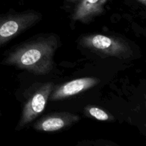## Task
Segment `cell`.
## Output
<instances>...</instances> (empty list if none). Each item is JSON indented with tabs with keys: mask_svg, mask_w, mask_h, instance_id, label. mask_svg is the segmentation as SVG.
<instances>
[{
	"mask_svg": "<svg viewBox=\"0 0 146 146\" xmlns=\"http://www.w3.org/2000/svg\"><path fill=\"white\" fill-rule=\"evenodd\" d=\"M58 46L55 36L41 37L20 45L3 60V64L36 75L49 74L54 67V55Z\"/></svg>",
	"mask_w": 146,
	"mask_h": 146,
	"instance_id": "1",
	"label": "cell"
},
{
	"mask_svg": "<svg viewBox=\"0 0 146 146\" xmlns=\"http://www.w3.org/2000/svg\"><path fill=\"white\" fill-rule=\"evenodd\" d=\"M81 44L85 48L105 56L128 58L133 54L128 43L116 37L102 34H91L83 37Z\"/></svg>",
	"mask_w": 146,
	"mask_h": 146,
	"instance_id": "2",
	"label": "cell"
},
{
	"mask_svg": "<svg viewBox=\"0 0 146 146\" xmlns=\"http://www.w3.org/2000/svg\"><path fill=\"white\" fill-rule=\"evenodd\" d=\"M40 19L41 14L35 11L0 16V47L35 24Z\"/></svg>",
	"mask_w": 146,
	"mask_h": 146,
	"instance_id": "3",
	"label": "cell"
},
{
	"mask_svg": "<svg viewBox=\"0 0 146 146\" xmlns=\"http://www.w3.org/2000/svg\"><path fill=\"white\" fill-rule=\"evenodd\" d=\"M54 89V83L47 82L41 84L34 91L26 101L18 124V129L29 124L44 111Z\"/></svg>",
	"mask_w": 146,
	"mask_h": 146,
	"instance_id": "4",
	"label": "cell"
},
{
	"mask_svg": "<svg viewBox=\"0 0 146 146\" xmlns=\"http://www.w3.org/2000/svg\"><path fill=\"white\" fill-rule=\"evenodd\" d=\"M98 82L99 80L94 77H84L73 80L69 82L65 83L56 90H53L50 95V100L56 101L73 96L95 86Z\"/></svg>",
	"mask_w": 146,
	"mask_h": 146,
	"instance_id": "5",
	"label": "cell"
},
{
	"mask_svg": "<svg viewBox=\"0 0 146 146\" xmlns=\"http://www.w3.org/2000/svg\"><path fill=\"white\" fill-rule=\"evenodd\" d=\"M80 117L69 113H58L47 115L34 125L36 131L54 132L64 129L79 121Z\"/></svg>",
	"mask_w": 146,
	"mask_h": 146,
	"instance_id": "6",
	"label": "cell"
},
{
	"mask_svg": "<svg viewBox=\"0 0 146 146\" xmlns=\"http://www.w3.org/2000/svg\"><path fill=\"white\" fill-rule=\"evenodd\" d=\"M108 0H78L73 14L74 21L86 22L104 11V7Z\"/></svg>",
	"mask_w": 146,
	"mask_h": 146,
	"instance_id": "7",
	"label": "cell"
},
{
	"mask_svg": "<svg viewBox=\"0 0 146 146\" xmlns=\"http://www.w3.org/2000/svg\"><path fill=\"white\" fill-rule=\"evenodd\" d=\"M86 111L88 114H89L91 117L98 120V121H111L113 117L108 115L104 110L100 109L94 106H88L86 108Z\"/></svg>",
	"mask_w": 146,
	"mask_h": 146,
	"instance_id": "8",
	"label": "cell"
},
{
	"mask_svg": "<svg viewBox=\"0 0 146 146\" xmlns=\"http://www.w3.org/2000/svg\"><path fill=\"white\" fill-rule=\"evenodd\" d=\"M138 1H139L140 2H141V3H142V4H145L146 0H138Z\"/></svg>",
	"mask_w": 146,
	"mask_h": 146,
	"instance_id": "9",
	"label": "cell"
}]
</instances>
